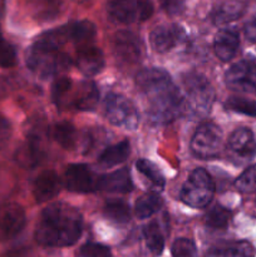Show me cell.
Listing matches in <instances>:
<instances>
[{
	"label": "cell",
	"instance_id": "ffe728a7",
	"mask_svg": "<svg viewBox=\"0 0 256 257\" xmlns=\"http://www.w3.org/2000/svg\"><path fill=\"white\" fill-rule=\"evenodd\" d=\"M69 40L77 45V48L85 47V45L93 44L97 35V29L92 22L82 20V22H75L67 24Z\"/></svg>",
	"mask_w": 256,
	"mask_h": 257
},
{
	"label": "cell",
	"instance_id": "7402d4cb",
	"mask_svg": "<svg viewBox=\"0 0 256 257\" xmlns=\"http://www.w3.org/2000/svg\"><path fill=\"white\" fill-rule=\"evenodd\" d=\"M255 253V248L247 241H233V242H222L213 246L207 255L210 256H236V257H247Z\"/></svg>",
	"mask_w": 256,
	"mask_h": 257
},
{
	"label": "cell",
	"instance_id": "1f68e13d",
	"mask_svg": "<svg viewBox=\"0 0 256 257\" xmlns=\"http://www.w3.org/2000/svg\"><path fill=\"white\" fill-rule=\"evenodd\" d=\"M236 188L240 192L252 193L256 192V165L251 166L241 173L240 177L235 182Z\"/></svg>",
	"mask_w": 256,
	"mask_h": 257
},
{
	"label": "cell",
	"instance_id": "f35d334b",
	"mask_svg": "<svg viewBox=\"0 0 256 257\" xmlns=\"http://www.w3.org/2000/svg\"><path fill=\"white\" fill-rule=\"evenodd\" d=\"M10 135H12L10 123L3 115H0V147H3L9 141Z\"/></svg>",
	"mask_w": 256,
	"mask_h": 257
},
{
	"label": "cell",
	"instance_id": "30bf717a",
	"mask_svg": "<svg viewBox=\"0 0 256 257\" xmlns=\"http://www.w3.org/2000/svg\"><path fill=\"white\" fill-rule=\"evenodd\" d=\"M226 84L237 93L256 95V63L242 60L226 73Z\"/></svg>",
	"mask_w": 256,
	"mask_h": 257
},
{
	"label": "cell",
	"instance_id": "d4e9b609",
	"mask_svg": "<svg viewBox=\"0 0 256 257\" xmlns=\"http://www.w3.org/2000/svg\"><path fill=\"white\" fill-rule=\"evenodd\" d=\"M161 206H162V200L160 196L156 193H147L136 202V215L138 218L145 220L155 215L160 210Z\"/></svg>",
	"mask_w": 256,
	"mask_h": 257
},
{
	"label": "cell",
	"instance_id": "277c9868",
	"mask_svg": "<svg viewBox=\"0 0 256 257\" xmlns=\"http://www.w3.org/2000/svg\"><path fill=\"white\" fill-rule=\"evenodd\" d=\"M215 195V183L211 176L202 168L193 171L182 186L180 198L193 208L206 207Z\"/></svg>",
	"mask_w": 256,
	"mask_h": 257
},
{
	"label": "cell",
	"instance_id": "cb8c5ba5",
	"mask_svg": "<svg viewBox=\"0 0 256 257\" xmlns=\"http://www.w3.org/2000/svg\"><path fill=\"white\" fill-rule=\"evenodd\" d=\"M130 143L127 141H123V142H119L117 145H113L110 147L105 148L100 153L98 162L103 167H113V166L120 165V163L124 162L128 158V156H130Z\"/></svg>",
	"mask_w": 256,
	"mask_h": 257
},
{
	"label": "cell",
	"instance_id": "603a6c76",
	"mask_svg": "<svg viewBox=\"0 0 256 257\" xmlns=\"http://www.w3.org/2000/svg\"><path fill=\"white\" fill-rule=\"evenodd\" d=\"M33 17L39 22H50L59 15L62 9L60 0H29Z\"/></svg>",
	"mask_w": 256,
	"mask_h": 257
},
{
	"label": "cell",
	"instance_id": "ac0fdd59",
	"mask_svg": "<svg viewBox=\"0 0 256 257\" xmlns=\"http://www.w3.org/2000/svg\"><path fill=\"white\" fill-rule=\"evenodd\" d=\"M240 45V38L231 29H222L215 37V53L221 60L228 62L236 55Z\"/></svg>",
	"mask_w": 256,
	"mask_h": 257
},
{
	"label": "cell",
	"instance_id": "5bb4252c",
	"mask_svg": "<svg viewBox=\"0 0 256 257\" xmlns=\"http://www.w3.org/2000/svg\"><path fill=\"white\" fill-rule=\"evenodd\" d=\"M228 148L231 153L240 160H252L256 155L255 136L248 128H237L228 138Z\"/></svg>",
	"mask_w": 256,
	"mask_h": 257
},
{
	"label": "cell",
	"instance_id": "ba28073f",
	"mask_svg": "<svg viewBox=\"0 0 256 257\" xmlns=\"http://www.w3.org/2000/svg\"><path fill=\"white\" fill-rule=\"evenodd\" d=\"M222 131L215 123H203L196 131L191 142L193 153L201 158H213L222 148Z\"/></svg>",
	"mask_w": 256,
	"mask_h": 257
},
{
	"label": "cell",
	"instance_id": "5b68a950",
	"mask_svg": "<svg viewBox=\"0 0 256 257\" xmlns=\"http://www.w3.org/2000/svg\"><path fill=\"white\" fill-rule=\"evenodd\" d=\"M183 85L186 92V109L188 108L191 112L198 115L207 114L215 97L212 87L207 79L200 74H188L183 78Z\"/></svg>",
	"mask_w": 256,
	"mask_h": 257
},
{
	"label": "cell",
	"instance_id": "4fadbf2b",
	"mask_svg": "<svg viewBox=\"0 0 256 257\" xmlns=\"http://www.w3.org/2000/svg\"><path fill=\"white\" fill-rule=\"evenodd\" d=\"M185 38V32L178 25H158L151 33V45L158 53H167Z\"/></svg>",
	"mask_w": 256,
	"mask_h": 257
},
{
	"label": "cell",
	"instance_id": "f1b7e54d",
	"mask_svg": "<svg viewBox=\"0 0 256 257\" xmlns=\"http://www.w3.org/2000/svg\"><path fill=\"white\" fill-rule=\"evenodd\" d=\"M104 215L115 223H127L131 218L130 206L123 201H109L104 206Z\"/></svg>",
	"mask_w": 256,
	"mask_h": 257
},
{
	"label": "cell",
	"instance_id": "4dcf8cb0",
	"mask_svg": "<svg viewBox=\"0 0 256 257\" xmlns=\"http://www.w3.org/2000/svg\"><path fill=\"white\" fill-rule=\"evenodd\" d=\"M136 166H137V170L146 178H148L156 187L163 188V186H165V177H163L162 172H161L160 168L155 163L147 160H140L137 161Z\"/></svg>",
	"mask_w": 256,
	"mask_h": 257
},
{
	"label": "cell",
	"instance_id": "e575fe53",
	"mask_svg": "<svg viewBox=\"0 0 256 257\" xmlns=\"http://www.w3.org/2000/svg\"><path fill=\"white\" fill-rule=\"evenodd\" d=\"M17 63V52L14 47L0 38V67L12 68Z\"/></svg>",
	"mask_w": 256,
	"mask_h": 257
},
{
	"label": "cell",
	"instance_id": "836d02e7",
	"mask_svg": "<svg viewBox=\"0 0 256 257\" xmlns=\"http://www.w3.org/2000/svg\"><path fill=\"white\" fill-rule=\"evenodd\" d=\"M72 87H73V83L69 78L62 77L58 80H55V83L53 84V88H52V95L54 102L57 103V105H62L63 100L65 99L68 93L70 92Z\"/></svg>",
	"mask_w": 256,
	"mask_h": 257
},
{
	"label": "cell",
	"instance_id": "7a4b0ae2",
	"mask_svg": "<svg viewBox=\"0 0 256 257\" xmlns=\"http://www.w3.org/2000/svg\"><path fill=\"white\" fill-rule=\"evenodd\" d=\"M83 220L79 211L67 203H53L42 212L35 240L45 247H65L79 240Z\"/></svg>",
	"mask_w": 256,
	"mask_h": 257
},
{
	"label": "cell",
	"instance_id": "7c38bea8",
	"mask_svg": "<svg viewBox=\"0 0 256 257\" xmlns=\"http://www.w3.org/2000/svg\"><path fill=\"white\" fill-rule=\"evenodd\" d=\"M27 217L23 207L18 203L0 206V241L15 237L24 228Z\"/></svg>",
	"mask_w": 256,
	"mask_h": 257
},
{
	"label": "cell",
	"instance_id": "44dd1931",
	"mask_svg": "<svg viewBox=\"0 0 256 257\" xmlns=\"http://www.w3.org/2000/svg\"><path fill=\"white\" fill-rule=\"evenodd\" d=\"M15 157H17L18 163L25 168H33L35 165H38L43 157V150L39 140L30 137L29 140L25 141L24 145L20 146L19 150L17 151Z\"/></svg>",
	"mask_w": 256,
	"mask_h": 257
},
{
	"label": "cell",
	"instance_id": "d6986e66",
	"mask_svg": "<svg viewBox=\"0 0 256 257\" xmlns=\"http://www.w3.org/2000/svg\"><path fill=\"white\" fill-rule=\"evenodd\" d=\"M97 87L93 82L84 80L77 85V89L70 97V104L79 110H92L98 102Z\"/></svg>",
	"mask_w": 256,
	"mask_h": 257
},
{
	"label": "cell",
	"instance_id": "3957f363",
	"mask_svg": "<svg viewBox=\"0 0 256 257\" xmlns=\"http://www.w3.org/2000/svg\"><path fill=\"white\" fill-rule=\"evenodd\" d=\"M70 64L69 55L42 39H38L27 52V65L39 77H53L67 72Z\"/></svg>",
	"mask_w": 256,
	"mask_h": 257
},
{
	"label": "cell",
	"instance_id": "2e32d148",
	"mask_svg": "<svg viewBox=\"0 0 256 257\" xmlns=\"http://www.w3.org/2000/svg\"><path fill=\"white\" fill-rule=\"evenodd\" d=\"M59 191L60 180L57 173L53 171H44L40 173L33 186V193H34L37 202L39 203H44L52 200L59 193Z\"/></svg>",
	"mask_w": 256,
	"mask_h": 257
},
{
	"label": "cell",
	"instance_id": "52a82bcc",
	"mask_svg": "<svg viewBox=\"0 0 256 257\" xmlns=\"http://www.w3.org/2000/svg\"><path fill=\"white\" fill-rule=\"evenodd\" d=\"M152 13L153 5L150 0H110L108 4L109 18L119 24L143 22Z\"/></svg>",
	"mask_w": 256,
	"mask_h": 257
},
{
	"label": "cell",
	"instance_id": "6da1fadb",
	"mask_svg": "<svg viewBox=\"0 0 256 257\" xmlns=\"http://www.w3.org/2000/svg\"><path fill=\"white\" fill-rule=\"evenodd\" d=\"M146 110L156 123H170L186 110L185 97L162 69H143L137 75Z\"/></svg>",
	"mask_w": 256,
	"mask_h": 257
},
{
	"label": "cell",
	"instance_id": "8992f818",
	"mask_svg": "<svg viewBox=\"0 0 256 257\" xmlns=\"http://www.w3.org/2000/svg\"><path fill=\"white\" fill-rule=\"evenodd\" d=\"M104 113L112 124L125 130H136L140 122L137 108L124 95L109 93L104 100Z\"/></svg>",
	"mask_w": 256,
	"mask_h": 257
},
{
	"label": "cell",
	"instance_id": "60d3db41",
	"mask_svg": "<svg viewBox=\"0 0 256 257\" xmlns=\"http://www.w3.org/2000/svg\"><path fill=\"white\" fill-rule=\"evenodd\" d=\"M75 2H84V0H75Z\"/></svg>",
	"mask_w": 256,
	"mask_h": 257
},
{
	"label": "cell",
	"instance_id": "484cf974",
	"mask_svg": "<svg viewBox=\"0 0 256 257\" xmlns=\"http://www.w3.org/2000/svg\"><path fill=\"white\" fill-rule=\"evenodd\" d=\"M243 13V5L240 3H225L216 8L212 19L216 24H226L240 18Z\"/></svg>",
	"mask_w": 256,
	"mask_h": 257
},
{
	"label": "cell",
	"instance_id": "d6a6232c",
	"mask_svg": "<svg viewBox=\"0 0 256 257\" xmlns=\"http://www.w3.org/2000/svg\"><path fill=\"white\" fill-rule=\"evenodd\" d=\"M227 108L242 114L256 117V102L243 97H231L227 100Z\"/></svg>",
	"mask_w": 256,
	"mask_h": 257
},
{
	"label": "cell",
	"instance_id": "d590c367",
	"mask_svg": "<svg viewBox=\"0 0 256 257\" xmlns=\"http://www.w3.org/2000/svg\"><path fill=\"white\" fill-rule=\"evenodd\" d=\"M172 255L173 256H196L197 255V248L193 241L188 238H180L176 241L172 246Z\"/></svg>",
	"mask_w": 256,
	"mask_h": 257
},
{
	"label": "cell",
	"instance_id": "9c48e42d",
	"mask_svg": "<svg viewBox=\"0 0 256 257\" xmlns=\"http://www.w3.org/2000/svg\"><path fill=\"white\" fill-rule=\"evenodd\" d=\"M113 53L120 64L135 65L143 57V44L132 32L120 30L113 37Z\"/></svg>",
	"mask_w": 256,
	"mask_h": 257
},
{
	"label": "cell",
	"instance_id": "4316f807",
	"mask_svg": "<svg viewBox=\"0 0 256 257\" xmlns=\"http://www.w3.org/2000/svg\"><path fill=\"white\" fill-rule=\"evenodd\" d=\"M53 138L63 148L70 150L74 147L75 141H77V132H75L74 125L69 122L57 123L53 128Z\"/></svg>",
	"mask_w": 256,
	"mask_h": 257
},
{
	"label": "cell",
	"instance_id": "83f0119b",
	"mask_svg": "<svg viewBox=\"0 0 256 257\" xmlns=\"http://www.w3.org/2000/svg\"><path fill=\"white\" fill-rule=\"evenodd\" d=\"M143 235H145L146 243L152 253L158 255L163 251L165 247V238H163L161 228L157 222H151L143 228Z\"/></svg>",
	"mask_w": 256,
	"mask_h": 257
},
{
	"label": "cell",
	"instance_id": "8fae6325",
	"mask_svg": "<svg viewBox=\"0 0 256 257\" xmlns=\"http://www.w3.org/2000/svg\"><path fill=\"white\" fill-rule=\"evenodd\" d=\"M99 177L87 165H70L65 170L64 185L72 192L88 193L98 190Z\"/></svg>",
	"mask_w": 256,
	"mask_h": 257
},
{
	"label": "cell",
	"instance_id": "8d00e7d4",
	"mask_svg": "<svg viewBox=\"0 0 256 257\" xmlns=\"http://www.w3.org/2000/svg\"><path fill=\"white\" fill-rule=\"evenodd\" d=\"M79 256L83 257H105L110 255V248L99 243H85L80 247Z\"/></svg>",
	"mask_w": 256,
	"mask_h": 257
},
{
	"label": "cell",
	"instance_id": "74e56055",
	"mask_svg": "<svg viewBox=\"0 0 256 257\" xmlns=\"http://www.w3.org/2000/svg\"><path fill=\"white\" fill-rule=\"evenodd\" d=\"M160 3L166 13L171 15L180 14L185 8V0H160Z\"/></svg>",
	"mask_w": 256,
	"mask_h": 257
},
{
	"label": "cell",
	"instance_id": "f546056e",
	"mask_svg": "<svg viewBox=\"0 0 256 257\" xmlns=\"http://www.w3.org/2000/svg\"><path fill=\"white\" fill-rule=\"evenodd\" d=\"M231 212L226 210L225 207L220 205H216L215 207L211 208L205 217V222L208 227L215 228V230H222L227 227L230 222Z\"/></svg>",
	"mask_w": 256,
	"mask_h": 257
},
{
	"label": "cell",
	"instance_id": "ab89813d",
	"mask_svg": "<svg viewBox=\"0 0 256 257\" xmlns=\"http://www.w3.org/2000/svg\"><path fill=\"white\" fill-rule=\"evenodd\" d=\"M245 34L248 40L256 43V17H253L245 27Z\"/></svg>",
	"mask_w": 256,
	"mask_h": 257
},
{
	"label": "cell",
	"instance_id": "b9f144b4",
	"mask_svg": "<svg viewBox=\"0 0 256 257\" xmlns=\"http://www.w3.org/2000/svg\"><path fill=\"white\" fill-rule=\"evenodd\" d=\"M255 211H256V201H255Z\"/></svg>",
	"mask_w": 256,
	"mask_h": 257
},
{
	"label": "cell",
	"instance_id": "9a60e30c",
	"mask_svg": "<svg viewBox=\"0 0 256 257\" xmlns=\"http://www.w3.org/2000/svg\"><path fill=\"white\" fill-rule=\"evenodd\" d=\"M77 67L87 77L98 74L104 68V55L93 44L77 48Z\"/></svg>",
	"mask_w": 256,
	"mask_h": 257
},
{
	"label": "cell",
	"instance_id": "e0dca14e",
	"mask_svg": "<svg viewBox=\"0 0 256 257\" xmlns=\"http://www.w3.org/2000/svg\"><path fill=\"white\" fill-rule=\"evenodd\" d=\"M133 188L132 180L127 168L114 171L112 173L99 177L98 190L109 193H128Z\"/></svg>",
	"mask_w": 256,
	"mask_h": 257
}]
</instances>
